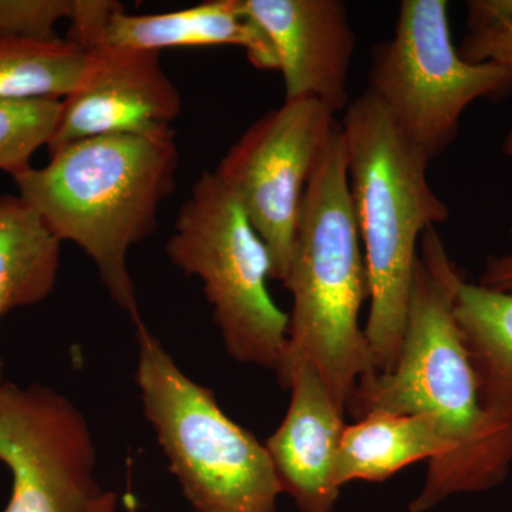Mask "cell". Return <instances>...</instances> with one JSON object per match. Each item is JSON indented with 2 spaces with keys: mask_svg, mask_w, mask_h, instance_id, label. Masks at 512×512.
<instances>
[{
  "mask_svg": "<svg viewBox=\"0 0 512 512\" xmlns=\"http://www.w3.org/2000/svg\"><path fill=\"white\" fill-rule=\"evenodd\" d=\"M466 281L436 227L420 239L399 359L389 373L357 384L348 412L419 414L433 421L447 454L429 463L409 512H429L457 494L504 483L512 466V430L485 412L454 303Z\"/></svg>",
  "mask_w": 512,
  "mask_h": 512,
  "instance_id": "cell-1",
  "label": "cell"
},
{
  "mask_svg": "<svg viewBox=\"0 0 512 512\" xmlns=\"http://www.w3.org/2000/svg\"><path fill=\"white\" fill-rule=\"evenodd\" d=\"M180 153L173 133L101 136L50 154L42 168L13 178L19 197L60 241L82 248L110 298L141 325L127 256L154 234L158 212L175 188Z\"/></svg>",
  "mask_w": 512,
  "mask_h": 512,
  "instance_id": "cell-2",
  "label": "cell"
},
{
  "mask_svg": "<svg viewBox=\"0 0 512 512\" xmlns=\"http://www.w3.org/2000/svg\"><path fill=\"white\" fill-rule=\"evenodd\" d=\"M292 295L281 382L296 363H308L340 412L357 384L375 375L360 311L369 279L349 188L342 126L330 136L305 195L288 274Z\"/></svg>",
  "mask_w": 512,
  "mask_h": 512,
  "instance_id": "cell-3",
  "label": "cell"
},
{
  "mask_svg": "<svg viewBox=\"0 0 512 512\" xmlns=\"http://www.w3.org/2000/svg\"><path fill=\"white\" fill-rule=\"evenodd\" d=\"M342 131L369 279L367 345L376 373H389L402 348L420 239L450 212L427 178L431 161L372 93L346 107Z\"/></svg>",
  "mask_w": 512,
  "mask_h": 512,
  "instance_id": "cell-4",
  "label": "cell"
},
{
  "mask_svg": "<svg viewBox=\"0 0 512 512\" xmlns=\"http://www.w3.org/2000/svg\"><path fill=\"white\" fill-rule=\"evenodd\" d=\"M144 416L195 512H276L281 481L265 444L190 379L146 323L134 326Z\"/></svg>",
  "mask_w": 512,
  "mask_h": 512,
  "instance_id": "cell-5",
  "label": "cell"
},
{
  "mask_svg": "<svg viewBox=\"0 0 512 512\" xmlns=\"http://www.w3.org/2000/svg\"><path fill=\"white\" fill-rule=\"evenodd\" d=\"M165 252L175 268L200 279L228 355L278 376L289 315L269 293L271 254L214 171L200 175L181 205Z\"/></svg>",
  "mask_w": 512,
  "mask_h": 512,
  "instance_id": "cell-6",
  "label": "cell"
},
{
  "mask_svg": "<svg viewBox=\"0 0 512 512\" xmlns=\"http://www.w3.org/2000/svg\"><path fill=\"white\" fill-rule=\"evenodd\" d=\"M367 92L433 161L456 140L470 104L512 92V67L460 56L446 0H404L392 39L373 50Z\"/></svg>",
  "mask_w": 512,
  "mask_h": 512,
  "instance_id": "cell-7",
  "label": "cell"
},
{
  "mask_svg": "<svg viewBox=\"0 0 512 512\" xmlns=\"http://www.w3.org/2000/svg\"><path fill=\"white\" fill-rule=\"evenodd\" d=\"M338 124L319 101L285 100L252 124L214 170L264 239L272 279L281 284L291 265L303 195Z\"/></svg>",
  "mask_w": 512,
  "mask_h": 512,
  "instance_id": "cell-8",
  "label": "cell"
},
{
  "mask_svg": "<svg viewBox=\"0 0 512 512\" xmlns=\"http://www.w3.org/2000/svg\"><path fill=\"white\" fill-rule=\"evenodd\" d=\"M0 463L13 477L3 512H92L106 493L86 417L43 384L0 382Z\"/></svg>",
  "mask_w": 512,
  "mask_h": 512,
  "instance_id": "cell-9",
  "label": "cell"
},
{
  "mask_svg": "<svg viewBox=\"0 0 512 512\" xmlns=\"http://www.w3.org/2000/svg\"><path fill=\"white\" fill-rule=\"evenodd\" d=\"M84 52L86 70L62 100L50 154L87 138L173 133L183 99L161 53L106 45Z\"/></svg>",
  "mask_w": 512,
  "mask_h": 512,
  "instance_id": "cell-10",
  "label": "cell"
},
{
  "mask_svg": "<svg viewBox=\"0 0 512 512\" xmlns=\"http://www.w3.org/2000/svg\"><path fill=\"white\" fill-rule=\"evenodd\" d=\"M271 43L285 100H316L338 113L349 106L356 49L348 9L340 0H241Z\"/></svg>",
  "mask_w": 512,
  "mask_h": 512,
  "instance_id": "cell-11",
  "label": "cell"
},
{
  "mask_svg": "<svg viewBox=\"0 0 512 512\" xmlns=\"http://www.w3.org/2000/svg\"><path fill=\"white\" fill-rule=\"evenodd\" d=\"M281 386L291 390L284 420L266 440L284 493L301 512H333L340 495L335 471L345 413L308 363H296Z\"/></svg>",
  "mask_w": 512,
  "mask_h": 512,
  "instance_id": "cell-12",
  "label": "cell"
},
{
  "mask_svg": "<svg viewBox=\"0 0 512 512\" xmlns=\"http://www.w3.org/2000/svg\"><path fill=\"white\" fill-rule=\"evenodd\" d=\"M100 45L158 53L171 47L237 46L256 69L276 70L271 43L244 12L241 0H208L153 15H130L123 6L110 16L92 47Z\"/></svg>",
  "mask_w": 512,
  "mask_h": 512,
  "instance_id": "cell-13",
  "label": "cell"
},
{
  "mask_svg": "<svg viewBox=\"0 0 512 512\" xmlns=\"http://www.w3.org/2000/svg\"><path fill=\"white\" fill-rule=\"evenodd\" d=\"M447 446L433 421L419 414L375 410L346 424L340 439L335 481L342 490L352 481L382 483L403 468L440 460Z\"/></svg>",
  "mask_w": 512,
  "mask_h": 512,
  "instance_id": "cell-14",
  "label": "cell"
},
{
  "mask_svg": "<svg viewBox=\"0 0 512 512\" xmlns=\"http://www.w3.org/2000/svg\"><path fill=\"white\" fill-rule=\"evenodd\" d=\"M454 315L485 412L512 430V293L464 281Z\"/></svg>",
  "mask_w": 512,
  "mask_h": 512,
  "instance_id": "cell-15",
  "label": "cell"
},
{
  "mask_svg": "<svg viewBox=\"0 0 512 512\" xmlns=\"http://www.w3.org/2000/svg\"><path fill=\"white\" fill-rule=\"evenodd\" d=\"M62 244L22 197L0 195V319L13 309L45 301L53 292Z\"/></svg>",
  "mask_w": 512,
  "mask_h": 512,
  "instance_id": "cell-16",
  "label": "cell"
},
{
  "mask_svg": "<svg viewBox=\"0 0 512 512\" xmlns=\"http://www.w3.org/2000/svg\"><path fill=\"white\" fill-rule=\"evenodd\" d=\"M86 66L87 52L66 39L0 42V101L66 99Z\"/></svg>",
  "mask_w": 512,
  "mask_h": 512,
  "instance_id": "cell-17",
  "label": "cell"
},
{
  "mask_svg": "<svg viewBox=\"0 0 512 512\" xmlns=\"http://www.w3.org/2000/svg\"><path fill=\"white\" fill-rule=\"evenodd\" d=\"M62 100L0 101V171L12 178L32 168L59 121Z\"/></svg>",
  "mask_w": 512,
  "mask_h": 512,
  "instance_id": "cell-18",
  "label": "cell"
},
{
  "mask_svg": "<svg viewBox=\"0 0 512 512\" xmlns=\"http://www.w3.org/2000/svg\"><path fill=\"white\" fill-rule=\"evenodd\" d=\"M72 12L73 0H0V42L57 39V23Z\"/></svg>",
  "mask_w": 512,
  "mask_h": 512,
  "instance_id": "cell-19",
  "label": "cell"
},
{
  "mask_svg": "<svg viewBox=\"0 0 512 512\" xmlns=\"http://www.w3.org/2000/svg\"><path fill=\"white\" fill-rule=\"evenodd\" d=\"M458 53L466 62L512 67V18L493 28L468 33L458 47Z\"/></svg>",
  "mask_w": 512,
  "mask_h": 512,
  "instance_id": "cell-20",
  "label": "cell"
},
{
  "mask_svg": "<svg viewBox=\"0 0 512 512\" xmlns=\"http://www.w3.org/2000/svg\"><path fill=\"white\" fill-rule=\"evenodd\" d=\"M467 10L468 33L481 32L512 18V0H470Z\"/></svg>",
  "mask_w": 512,
  "mask_h": 512,
  "instance_id": "cell-21",
  "label": "cell"
},
{
  "mask_svg": "<svg viewBox=\"0 0 512 512\" xmlns=\"http://www.w3.org/2000/svg\"><path fill=\"white\" fill-rule=\"evenodd\" d=\"M512 242V225L510 229ZM484 288L512 293V248L500 255H490L485 259L483 274L477 282Z\"/></svg>",
  "mask_w": 512,
  "mask_h": 512,
  "instance_id": "cell-22",
  "label": "cell"
},
{
  "mask_svg": "<svg viewBox=\"0 0 512 512\" xmlns=\"http://www.w3.org/2000/svg\"><path fill=\"white\" fill-rule=\"evenodd\" d=\"M92 512H117V495L106 491Z\"/></svg>",
  "mask_w": 512,
  "mask_h": 512,
  "instance_id": "cell-23",
  "label": "cell"
},
{
  "mask_svg": "<svg viewBox=\"0 0 512 512\" xmlns=\"http://www.w3.org/2000/svg\"><path fill=\"white\" fill-rule=\"evenodd\" d=\"M503 150L505 156L510 158L512 163V126L510 128V131H508L507 137H505L504 144H503Z\"/></svg>",
  "mask_w": 512,
  "mask_h": 512,
  "instance_id": "cell-24",
  "label": "cell"
}]
</instances>
